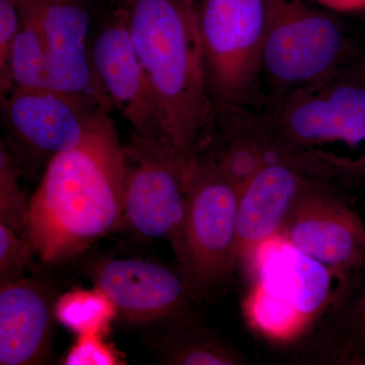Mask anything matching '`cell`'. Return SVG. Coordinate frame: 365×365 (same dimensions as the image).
<instances>
[{
  "instance_id": "obj_1",
  "label": "cell",
  "mask_w": 365,
  "mask_h": 365,
  "mask_svg": "<svg viewBox=\"0 0 365 365\" xmlns=\"http://www.w3.org/2000/svg\"><path fill=\"white\" fill-rule=\"evenodd\" d=\"M126 155L109 110L46 165L29 200V240L46 263L67 260L122 223Z\"/></svg>"
},
{
  "instance_id": "obj_2",
  "label": "cell",
  "mask_w": 365,
  "mask_h": 365,
  "mask_svg": "<svg viewBox=\"0 0 365 365\" xmlns=\"http://www.w3.org/2000/svg\"><path fill=\"white\" fill-rule=\"evenodd\" d=\"M163 127L178 157L192 163L215 136L194 0H119Z\"/></svg>"
},
{
  "instance_id": "obj_3",
  "label": "cell",
  "mask_w": 365,
  "mask_h": 365,
  "mask_svg": "<svg viewBox=\"0 0 365 365\" xmlns=\"http://www.w3.org/2000/svg\"><path fill=\"white\" fill-rule=\"evenodd\" d=\"M328 11L307 0H269L260 74L268 106L356 66L362 50Z\"/></svg>"
},
{
  "instance_id": "obj_4",
  "label": "cell",
  "mask_w": 365,
  "mask_h": 365,
  "mask_svg": "<svg viewBox=\"0 0 365 365\" xmlns=\"http://www.w3.org/2000/svg\"><path fill=\"white\" fill-rule=\"evenodd\" d=\"M239 193L215 158L200 155L190 170L184 217L170 242L190 297L215 294L237 266Z\"/></svg>"
},
{
  "instance_id": "obj_5",
  "label": "cell",
  "mask_w": 365,
  "mask_h": 365,
  "mask_svg": "<svg viewBox=\"0 0 365 365\" xmlns=\"http://www.w3.org/2000/svg\"><path fill=\"white\" fill-rule=\"evenodd\" d=\"M204 72L215 109L261 100L269 0H194Z\"/></svg>"
},
{
  "instance_id": "obj_6",
  "label": "cell",
  "mask_w": 365,
  "mask_h": 365,
  "mask_svg": "<svg viewBox=\"0 0 365 365\" xmlns=\"http://www.w3.org/2000/svg\"><path fill=\"white\" fill-rule=\"evenodd\" d=\"M255 114L270 135L287 145L319 150L340 143L359 150L365 146V76L356 64Z\"/></svg>"
},
{
  "instance_id": "obj_7",
  "label": "cell",
  "mask_w": 365,
  "mask_h": 365,
  "mask_svg": "<svg viewBox=\"0 0 365 365\" xmlns=\"http://www.w3.org/2000/svg\"><path fill=\"white\" fill-rule=\"evenodd\" d=\"M292 248L319 262L340 278L343 287L365 271V225L334 184L314 180L282 228Z\"/></svg>"
},
{
  "instance_id": "obj_8",
  "label": "cell",
  "mask_w": 365,
  "mask_h": 365,
  "mask_svg": "<svg viewBox=\"0 0 365 365\" xmlns=\"http://www.w3.org/2000/svg\"><path fill=\"white\" fill-rule=\"evenodd\" d=\"M90 58L108 100L130 126L132 139L174 151L119 6L97 25L93 24Z\"/></svg>"
},
{
  "instance_id": "obj_9",
  "label": "cell",
  "mask_w": 365,
  "mask_h": 365,
  "mask_svg": "<svg viewBox=\"0 0 365 365\" xmlns=\"http://www.w3.org/2000/svg\"><path fill=\"white\" fill-rule=\"evenodd\" d=\"M125 155L122 223L141 237L172 242L184 217L193 163L134 139L125 146Z\"/></svg>"
},
{
  "instance_id": "obj_10",
  "label": "cell",
  "mask_w": 365,
  "mask_h": 365,
  "mask_svg": "<svg viewBox=\"0 0 365 365\" xmlns=\"http://www.w3.org/2000/svg\"><path fill=\"white\" fill-rule=\"evenodd\" d=\"M1 107L4 126L18 153L47 158L48 163L78 146L102 109L51 86H14L1 98Z\"/></svg>"
},
{
  "instance_id": "obj_11",
  "label": "cell",
  "mask_w": 365,
  "mask_h": 365,
  "mask_svg": "<svg viewBox=\"0 0 365 365\" xmlns=\"http://www.w3.org/2000/svg\"><path fill=\"white\" fill-rule=\"evenodd\" d=\"M46 47L49 86L111 111L90 58L93 16L86 0H23Z\"/></svg>"
},
{
  "instance_id": "obj_12",
  "label": "cell",
  "mask_w": 365,
  "mask_h": 365,
  "mask_svg": "<svg viewBox=\"0 0 365 365\" xmlns=\"http://www.w3.org/2000/svg\"><path fill=\"white\" fill-rule=\"evenodd\" d=\"M96 287L104 290L118 316L135 325L193 321L192 302L180 272L143 259H112L96 269Z\"/></svg>"
},
{
  "instance_id": "obj_13",
  "label": "cell",
  "mask_w": 365,
  "mask_h": 365,
  "mask_svg": "<svg viewBox=\"0 0 365 365\" xmlns=\"http://www.w3.org/2000/svg\"><path fill=\"white\" fill-rule=\"evenodd\" d=\"M314 180L280 163L262 168L239 195L237 266H253L262 247L280 237L288 216Z\"/></svg>"
},
{
  "instance_id": "obj_14",
  "label": "cell",
  "mask_w": 365,
  "mask_h": 365,
  "mask_svg": "<svg viewBox=\"0 0 365 365\" xmlns=\"http://www.w3.org/2000/svg\"><path fill=\"white\" fill-rule=\"evenodd\" d=\"M55 302L39 281L20 279L0 290V364L44 361L51 346Z\"/></svg>"
},
{
  "instance_id": "obj_15",
  "label": "cell",
  "mask_w": 365,
  "mask_h": 365,
  "mask_svg": "<svg viewBox=\"0 0 365 365\" xmlns=\"http://www.w3.org/2000/svg\"><path fill=\"white\" fill-rule=\"evenodd\" d=\"M18 2L21 26L9 53L6 76L0 78L1 98L14 86H50L47 52L39 25L30 7L23 0Z\"/></svg>"
},
{
  "instance_id": "obj_16",
  "label": "cell",
  "mask_w": 365,
  "mask_h": 365,
  "mask_svg": "<svg viewBox=\"0 0 365 365\" xmlns=\"http://www.w3.org/2000/svg\"><path fill=\"white\" fill-rule=\"evenodd\" d=\"M163 364L173 365H239L246 359L232 345L195 325L173 326L160 345Z\"/></svg>"
},
{
  "instance_id": "obj_17",
  "label": "cell",
  "mask_w": 365,
  "mask_h": 365,
  "mask_svg": "<svg viewBox=\"0 0 365 365\" xmlns=\"http://www.w3.org/2000/svg\"><path fill=\"white\" fill-rule=\"evenodd\" d=\"M55 317L76 335L109 332L118 317L117 307L104 290L76 289L62 294L55 302Z\"/></svg>"
},
{
  "instance_id": "obj_18",
  "label": "cell",
  "mask_w": 365,
  "mask_h": 365,
  "mask_svg": "<svg viewBox=\"0 0 365 365\" xmlns=\"http://www.w3.org/2000/svg\"><path fill=\"white\" fill-rule=\"evenodd\" d=\"M289 257V292L287 297L304 322L321 313L331 294V274L319 262L292 248Z\"/></svg>"
},
{
  "instance_id": "obj_19",
  "label": "cell",
  "mask_w": 365,
  "mask_h": 365,
  "mask_svg": "<svg viewBox=\"0 0 365 365\" xmlns=\"http://www.w3.org/2000/svg\"><path fill=\"white\" fill-rule=\"evenodd\" d=\"M250 323L274 339H288L306 324L287 295L271 292L265 284L256 285L246 302Z\"/></svg>"
},
{
  "instance_id": "obj_20",
  "label": "cell",
  "mask_w": 365,
  "mask_h": 365,
  "mask_svg": "<svg viewBox=\"0 0 365 365\" xmlns=\"http://www.w3.org/2000/svg\"><path fill=\"white\" fill-rule=\"evenodd\" d=\"M20 170L13 153L1 143L0 148V225L29 240V201L21 188ZM30 241V240H29Z\"/></svg>"
},
{
  "instance_id": "obj_21",
  "label": "cell",
  "mask_w": 365,
  "mask_h": 365,
  "mask_svg": "<svg viewBox=\"0 0 365 365\" xmlns=\"http://www.w3.org/2000/svg\"><path fill=\"white\" fill-rule=\"evenodd\" d=\"M335 356L347 364H365V273L362 287L346 314Z\"/></svg>"
},
{
  "instance_id": "obj_22",
  "label": "cell",
  "mask_w": 365,
  "mask_h": 365,
  "mask_svg": "<svg viewBox=\"0 0 365 365\" xmlns=\"http://www.w3.org/2000/svg\"><path fill=\"white\" fill-rule=\"evenodd\" d=\"M33 252L32 242L0 225V283L1 287L21 279Z\"/></svg>"
},
{
  "instance_id": "obj_23",
  "label": "cell",
  "mask_w": 365,
  "mask_h": 365,
  "mask_svg": "<svg viewBox=\"0 0 365 365\" xmlns=\"http://www.w3.org/2000/svg\"><path fill=\"white\" fill-rule=\"evenodd\" d=\"M101 334L78 335L76 342L63 359L66 365L125 364L122 355L104 341Z\"/></svg>"
},
{
  "instance_id": "obj_24",
  "label": "cell",
  "mask_w": 365,
  "mask_h": 365,
  "mask_svg": "<svg viewBox=\"0 0 365 365\" xmlns=\"http://www.w3.org/2000/svg\"><path fill=\"white\" fill-rule=\"evenodd\" d=\"M21 21L18 0H0V78L6 76L9 53Z\"/></svg>"
},
{
  "instance_id": "obj_25",
  "label": "cell",
  "mask_w": 365,
  "mask_h": 365,
  "mask_svg": "<svg viewBox=\"0 0 365 365\" xmlns=\"http://www.w3.org/2000/svg\"><path fill=\"white\" fill-rule=\"evenodd\" d=\"M335 13H356L365 11V0H314Z\"/></svg>"
},
{
  "instance_id": "obj_26",
  "label": "cell",
  "mask_w": 365,
  "mask_h": 365,
  "mask_svg": "<svg viewBox=\"0 0 365 365\" xmlns=\"http://www.w3.org/2000/svg\"><path fill=\"white\" fill-rule=\"evenodd\" d=\"M357 66H359L360 71L364 72L365 76V51H362L361 55H360V58L359 62H357Z\"/></svg>"
}]
</instances>
